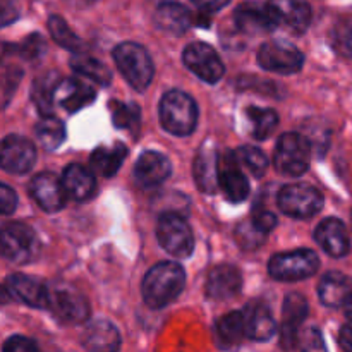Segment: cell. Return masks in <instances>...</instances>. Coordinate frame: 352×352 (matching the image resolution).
I'll return each instance as SVG.
<instances>
[{
	"instance_id": "cell-38",
	"label": "cell",
	"mask_w": 352,
	"mask_h": 352,
	"mask_svg": "<svg viewBox=\"0 0 352 352\" xmlns=\"http://www.w3.org/2000/svg\"><path fill=\"white\" fill-rule=\"evenodd\" d=\"M45 50H47V43L41 38V34L36 33L30 34L23 43L14 47V52L19 54L23 58H26V60H36L45 54Z\"/></svg>"
},
{
	"instance_id": "cell-2",
	"label": "cell",
	"mask_w": 352,
	"mask_h": 352,
	"mask_svg": "<svg viewBox=\"0 0 352 352\" xmlns=\"http://www.w3.org/2000/svg\"><path fill=\"white\" fill-rule=\"evenodd\" d=\"M160 122L167 133L188 136L198 124V107L184 91L172 89L160 102Z\"/></svg>"
},
{
	"instance_id": "cell-1",
	"label": "cell",
	"mask_w": 352,
	"mask_h": 352,
	"mask_svg": "<svg viewBox=\"0 0 352 352\" xmlns=\"http://www.w3.org/2000/svg\"><path fill=\"white\" fill-rule=\"evenodd\" d=\"M186 284V274L181 265L162 261L148 270L143 280V298L150 308L160 309L175 301Z\"/></svg>"
},
{
	"instance_id": "cell-34",
	"label": "cell",
	"mask_w": 352,
	"mask_h": 352,
	"mask_svg": "<svg viewBox=\"0 0 352 352\" xmlns=\"http://www.w3.org/2000/svg\"><path fill=\"white\" fill-rule=\"evenodd\" d=\"M217 333H219L220 340L229 344V346L239 342V340L246 336L243 311H232L229 313V315L222 316V318L217 322Z\"/></svg>"
},
{
	"instance_id": "cell-33",
	"label": "cell",
	"mask_w": 352,
	"mask_h": 352,
	"mask_svg": "<svg viewBox=\"0 0 352 352\" xmlns=\"http://www.w3.org/2000/svg\"><path fill=\"white\" fill-rule=\"evenodd\" d=\"M248 117H250L253 136L256 140H267L275 131L278 124V116L272 109H258V107H250L248 109Z\"/></svg>"
},
{
	"instance_id": "cell-12",
	"label": "cell",
	"mask_w": 352,
	"mask_h": 352,
	"mask_svg": "<svg viewBox=\"0 0 352 352\" xmlns=\"http://www.w3.org/2000/svg\"><path fill=\"white\" fill-rule=\"evenodd\" d=\"M48 309H52V313L62 323H69V325L82 323L89 316L88 301L71 287H58L50 292Z\"/></svg>"
},
{
	"instance_id": "cell-20",
	"label": "cell",
	"mask_w": 352,
	"mask_h": 352,
	"mask_svg": "<svg viewBox=\"0 0 352 352\" xmlns=\"http://www.w3.org/2000/svg\"><path fill=\"white\" fill-rule=\"evenodd\" d=\"M220 155L215 144L210 141L201 144L195 160V181L199 191L213 195L219 189Z\"/></svg>"
},
{
	"instance_id": "cell-50",
	"label": "cell",
	"mask_w": 352,
	"mask_h": 352,
	"mask_svg": "<svg viewBox=\"0 0 352 352\" xmlns=\"http://www.w3.org/2000/svg\"><path fill=\"white\" fill-rule=\"evenodd\" d=\"M10 298H12V296H10V292L7 291V287H2V285H0V305L9 302Z\"/></svg>"
},
{
	"instance_id": "cell-30",
	"label": "cell",
	"mask_w": 352,
	"mask_h": 352,
	"mask_svg": "<svg viewBox=\"0 0 352 352\" xmlns=\"http://www.w3.org/2000/svg\"><path fill=\"white\" fill-rule=\"evenodd\" d=\"M71 67L79 76H85V78L91 79V81L98 82L102 86L110 85V81H112V72H110V69L100 60H96V58L88 57V55H72Z\"/></svg>"
},
{
	"instance_id": "cell-26",
	"label": "cell",
	"mask_w": 352,
	"mask_h": 352,
	"mask_svg": "<svg viewBox=\"0 0 352 352\" xmlns=\"http://www.w3.org/2000/svg\"><path fill=\"white\" fill-rule=\"evenodd\" d=\"M352 292V280L340 272H329L318 285L320 301L329 308H340Z\"/></svg>"
},
{
	"instance_id": "cell-31",
	"label": "cell",
	"mask_w": 352,
	"mask_h": 352,
	"mask_svg": "<svg viewBox=\"0 0 352 352\" xmlns=\"http://www.w3.org/2000/svg\"><path fill=\"white\" fill-rule=\"evenodd\" d=\"M58 85V79L54 74H45L38 78L33 82L31 88V98H33L34 105H36L38 112L41 116H52L55 102V88Z\"/></svg>"
},
{
	"instance_id": "cell-28",
	"label": "cell",
	"mask_w": 352,
	"mask_h": 352,
	"mask_svg": "<svg viewBox=\"0 0 352 352\" xmlns=\"http://www.w3.org/2000/svg\"><path fill=\"white\" fill-rule=\"evenodd\" d=\"M192 17L184 6L175 2H164L155 10V24L172 34H182L191 28Z\"/></svg>"
},
{
	"instance_id": "cell-36",
	"label": "cell",
	"mask_w": 352,
	"mask_h": 352,
	"mask_svg": "<svg viewBox=\"0 0 352 352\" xmlns=\"http://www.w3.org/2000/svg\"><path fill=\"white\" fill-rule=\"evenodd\" d=\"M48 31H50L52 38L60 47L67 48V50L78 52L79 47H81V40L78 38V34L69 28V24L60 16H50V19H48Z\"/></svg>"
},
{
	"instance_id": "cell-41",
	"label": "cell",
	"mask_w": 352,
	"mask_h": 352,
	"mask_svg": "<svg viewBox=\"0 0 352 352\" xmlns=\"http://www.w3.org/2000/svg\"><path fill=\"white\" fill-rule=\"evenodd\" d=\"M21 76H23V72L17 71V69H10L6 74L0 76V107H6L9 103L17 82L21 81Z\"/></svg>"
},
{
	"instance_id": "cell-16",
	"label": "cell",
	"mask_w": 352,
	"mask_h": 352,
	"mask_svg": "<svg viewBox=\"0 0 352 352\" xmlns=\"http://www.w3.org/2000/svg\"><path fill=\"white\" fill-rule=\"evenodd\" d=\"M6 287L12 298L19 299L21 302L31 306V308L47 309L50 306V291H48V287L43 282L30 277V275H10L6 282Z\"/></svg>"
},
{
	"instance_id": "cell-27",
	"label": "cell",
	"mask_w": 352,
	"mask_h": 352,
	"mask_svg": "<svg viewBox=\"0 0 352 352\" xmlns=\"http://www.w3.org/2000/svg\"><path fill=\"white\" fill-rule=\"evenodd\" d=\"M82 346L88 351L112 352L120 346V337L116 327L105 320L91 323L82 336Z\"/></svg>"
},
{
	"instance_id": "cell-3",
	"label": "cell",
	"mask_w": 352,
	"mask_h": 352,
	"mask_svg": "<svg viewBox=\"0 0 352 352\" xmlns=\"http://www.w3.org/2000/svg\"><path fill=\"white\" fill-rule=\"evenodd\" d=\"M113 60L133 88L143 91L150 86L155 72L153 62L141 45L133 41L117 45L113 50Z\"/></svg>"
},
{
	"instance_id": "cell-25",
	"label": "cell",
	"mask_w": 352,
	"mask_h": 352,
	"mask_svg": "<svg viewBox=\"0 0 352 352\" xmlns=\"http://www.w3.org/2000/svg\"><path fill=\"white\" fill-rule=\"evenodd\" d=\"M62 182H64L67 196H71L76 201H88L96 191V181L93 174L79 164H71L65 167Z\"/></svg>"
},
{
	"instance_id": "cell-6",
	"label": "cell",
	"mask_w": 352,
	"mask_h": 352,
	"mask_svg": "<svg viewBox=\"0 0 352 352\" xmlns=\"http://www.w3.org/2000/svg\"><path fill=\"white\" fill-rule=\"evenodd\" d=\"M157 237L162 248L172 256L188 258L195 250V237L191 227L177 213H164L158 220Z\"/></svg>"
},
{
	"instance_id": "cell-21",
	"label": "cell",
	"mask_w": 352,
	"mask_h": 352,
	"mask_svg": "<svg viewBox=\"0 0 352 352\" xmlns=\"http://www.w3.org/2000/svg\"><path fill=\"white\" fill-rule=\"evenodd\" d=\"M244 316V329H246V337L256 342H267L274 337L277 325L272 316L270 308L263 301L248 302V306L243 311Z\"/></svg>"
},
{
	"instance_id": "cell-24",
	"label": "cell",
	"mask_w": 352,
	"mask_h": 352,
	"mask_svg": "<svg viewBox=\"0 0 352 352\" xmlns=\"http://www.w3.org/2000/svg\"><path fill=\"white\" fill-rule=\"evenodd\" d=\"M95 98V89L76 78L62 79L55 88V102L67 112H78L82 107L89 105Z\"/></svg>"
},
{
	"instance_id": "cell-23",
	"label": "cell",
	"mask_w": 352,
	"mask_h": 352,
	"mask_svg": "<svg viewBox=\"0 0 352 352\" xmlns=\"http://www.w3.org/2000/svg\"><path fill=\"white\" fill-rule=\"evenodd\" d=\"M315 239L325 253L333 258H342L349 253L351 243L346 226L339 219H325L315 230Z\"/></svg>"
},
{
	"instance_id": "cell-37",
	"label": "cell",
	"mask_w": 352,
	"mask_h": 352,
	"mask_svg": "<svg viewBox=\"0 0 352 352\" xmlns=\"http://www.w3.org/2000/svg\"><path fill=\"white\" fill-rule=\"evenodd\" d=\"M236 158L239 160L241 167H246L254 177H261L265 174L268 167V158L267 155L263 153L261 150L254 146H241L237 148L236 151Z\"/></svg>"
},
{
	"instance_id": "cell-4",
	"label": "cell",
	"mask_w": 352,
	"mask_h": 352,
	"mask_svg": "<svg viewBox=\"0 0 352 352\" xmlns=\"http://www.w3.org/2000/svg\"><path fill=\"white\" fill-rule=\"evenodd\" d=\"M311 162V144L298 133H285L278 138L274 165L278 174L289 177H299L309 168Z\"/></svg>"
},
{
	"instance_id": "cell-44",
	"label": "cell",
	"mask_w": 352,
	"mask_h": 352,
	"mask_svg": "<svg viewBox=\"0 0 352 352\" xmlns=\"http://www.w3.org/2000/svg\"><path fill=\"white\" fill-rule=\"evenodd\" d=\"M298 347H302V349H309V351L325 349L322 336H320L318 330H315V329H309V330H306L305 333H299Z\"/></svg>"
},
{
	"instance_id": "cell-17",
	"label": "cell",
	"mask_w": 352,
	"mask_h": 352,
	"mask_svg": "<svg viewBox=\"0 0 352 352\" xmlns=\"http://www.w3.org/2000/svg\"><path fill=\"white\" fill-rule=\"evenodd\" d=\"M308 316V302L301 294H289L284 301V311H282V347L285 349H296L299 342L302 322Z\"/></svg>"
},
{
	"instance_id": "cell-45",
	"label": "cell",
	"mask_w": 352,
	"mask_h": 352,
	"mask_svg": "<svg viewBox=\"0 0 352 352\" xmlns=\"http://www.w3.org/2000/svg\"><path fill=\"white\" fill-rule=\"evenodd\" d=\"M251 222H253L261 232L268 234L275 226H277V217L272 212H268V210H260V212H254Z\"/></svg>"
},
{
	"instance_id": "cell-19",
	"label": "cell",
	"mask_w": 352,
	"mask_h": 352,
	"mask_svg": "<svg viewBox=\"0 0 352 352\" xmlns=\"http://www.w3.org/2000/svg\"><path fill=\"white\" fill-rule=\"evenodd\" d=\"M241 289H243V277H241V272L232 265H219L213 268L205 285L206 296L213 301L236 298Z\"/></svg>"
},
{
	"instance_id": "cell-48",
	"label": "cell",
	"mask_w": 352,
	"mask_h": 352,
	"mask_svg": "<svg viewBox=\"0 0 352 352\" xmlns=\"http://www.w3.org/2000/svg\"><path fill=\"white\" fill-rule=\"evenodd\" d=\"M340 346L346 351H352V325H346L340 330Z\"/></svg>"
},
{
	"instance_id": "cell-43",
	"label": "cell",
	"mask_w": 352,
	"mask_h": 352,
	"mask_svg": "<svg viewBox=\"0 0 352 352\" xmlns=\"http://www.w3.org/2000/svg\"><path fill=\"white\" fill-rule=\"evenodd\" d=\"M2 349L7 352H34V351H38V346L34 340L28 339V337L14 336V337H10L6 344H3Z\"/></svg>"
},
{
	"instance_id": "cell-29",
	"label": "cell",
	"mask_w": 352,
	"mask_h": 352,
	"mask_svg": "<svg viewBox=\"0 0 352 352\" xmlns=\"http://www.w3.org/2000/svg\"><path fill=\"white\" fill-rule=\"evenodd\" d=\"M127 157V148L124 144H116L112 148L100 146L91 153V167L96 174L103 177H113Z\"/></svg>"
},
{
	"instance_id": "cell-42",
	"label": "cell",
	"mask_w": 352,
	"mask_h": 352,
	"mask_svg": "<svg viewBox=\"0 0 352 352\" xmlns=\"http://www.w3.org/2000/svg\"><path fill=\"white\" fill-rule=\"evenodd\" d=\"M17 208V195L10 186L0 182V215H10Z\"/></svg>"
},
{
	"instance_id": "cell-8",
	"label": "cell",
	"mask_w": 352,
	"mask_h": 352,
	"mask_svg": "<svg viewBox=\"0 0 352 352\" xmlns=\"http://www.w3.org/2000/svg\"><path fill=\"white\" fill-rule=\"evenodd\" d=\"M258 64L265 71L277 74H296L302 69L305 55L296 45L284 40H272L258 50Z\"/></svg>"
},
{
	"instance_id": "cell-35",
	"label": "cell",
	"mask_w": 352,
	"mask_h": 352,
	"mask_svg": "<svg viewBox=\"0 0 352 352\" xmlns=\"http://www.w3.org/2000/svg\"><path fill=\"white\" fill-rule=\"evenodd\" d=\"M110 112H112V120L116 127H124V129L134 131L140 129V107H136L134 103H126L117 102L112 100L110 102Z\"/></svg>"
},
{
	"instance_id": "cell-22",
	"label": "cell",
	"mask_w": 352,
	"mask_h": 352,
	"mask_svg": "<svg viewBox=\"0 0 352 352\" xmlns=\"http://www.w3.org/2000/svg\"><path fill=\"white\" fill-rule=\"evenodd\" d=\"M172 165L167 157L157 151H144L136 162L134 177L143 188H153L162 184L170 175Z\"/></svg>"
},
{
	"instance_id": "cell-32",
	"label": "cell",
	"mask_w": 352,
	"mask_h": 352,
	"mask_svg": "<svg viewBox=\"0 0 352 352\" xmlns=\"http://www.w3.org/2000/svg\"><path fill=\"white\" fill-rule=\"evenodd\" d=\"M36 138L45 150H57L65 140V126L62 120L52 116H43L36 124Z\"/></svg>"
},
{
	"instance_id": "cell-14",
	"label": "cell",
	"mask_w": 352,
	"mask_h": 352,
	"mask_svg": "<svg viewBox=\"0 0 352 352\" xmlns=\"http://www.w3.org/2000/svg\"><path fill=\"white\" fill-rule=\"evenodd\" d=\"M30 195L33 196L36 205L48 213L62 210L67 201V191L64 188V182L50 172L34 175L33 181L30 182Z\"/></svg>"
},
{
	"instance_id": "cell-18",
	"label": "cell",
	"mask_w": 352,
	"mask_h": 352,
	"mask_svg": "<svg viewBox=\"0 0 352 352\" xmlns=\"http://www.w3.org/2000/svg\"><path fill=\"white\" fill-rule=\"evenodd\" d=\"M234 23L237 30L246 34H263L274 31L277 26L268 6L256 2L243 3L234 12Z\"/></svg>"
},
{
	"instance_id": "cell-49",
	"label": "cell",
	"mask_w": 352,
	"mask_h": 352,
	"mask_svg": "<svg viewBox=\"0 0 352 352\" xmlns=\"http://www.w3.org/2000/svg\"><path fill=\"white\" fill-rule=\"evenodd\" d=\"M12 52H14V47H12V45L3 43V41H0V62H2L3 58L7 57V55L12 54Z\"/></svg>"
},
{
	"instance_id": "cell-39",
	"label": "cell",
	"mask_w": 352,
	"mask_h": 352,
	"mask_svg": "<svg viewBox=\"0 0 352 352\" xmlns=\"http://www.w3.org/2000/svg\"><path fill=\"white\" fill-rule=\"evenodd\" d=\"M237 237H239L241 241V246L246 248V250H254V248H258L260 244H263L267 234L261 232L253 222H248L239 227V230H237Z\"/></svg>"
},
{
	"instance_id": "cell-10",
	"label": "cell",
	"mask_w": 352,
	"mask_h": 352,
	"mask_svg": "<svg viewBox=\"0 0 352 352\" xmlns=\"http://www.w3.org/2000/svg\"><path fill=\"white\" fill-rule=\"evenodd\" d=\"M36 162V148L30 140L10 134L0 140V168L9 174L23 175L33 168Z\"/></svg>"
},
{
	"instance_id": "cell-11",
	"label": "cell",
	"mask_w": 352,
	"mask_h": 352,
	"mask_svg": "<svg viewBox=\"0 0 352 352\" xmlns=\"http://www.w3.org/2000/svg\"><path fill=\"white\" fill-rule=\"evenodd\" d=\"M182 60L189 71L195 72L201 81L210 82V85L219 82L226 72V67L217 52L210 45L201 43V41L188 45L184 55H182Z\"/></svg>"
},
{
	"instance_id": "cell-5",
	"label": "cell",
	"mask_w": 352,
	"mask_h": 352,
	"mask_svg": "<svg viewBox=\"0 0 352 352\" xmlns=\"http://www.w3.org/2000/svg\"><path fill=\"white\" fill-rule=\"evenodd\" d=\"M320 268L318 254L311 250H296L275 254L268 263V272L277 280L294 282L308 278Z\"/></svg>"
},
{
	"instance_id": "cell-51",
	"label": "cell",
	"mask_w": 352,
	"mask_h": 352,
	"mask_svg": "<svg viewBox=\"0 0 352 352\" xmlns=\"http://www.w3.org/2000/svg\"><path fill=\"white\" fill-rule=\"evenodd\" d=\"M344 309H346V316L352 322V292L349 298H347V301L344 302Z\"/></svg>"
},
{
	"instance_id": "cell-40",
	"label": "cell",
	"mask_w": 352,
	"mask_h": 352,
	"mask_svg": "<svg viewBox=\"0 0 352 352\" xmlns=\"http://www.w3.org/2000/svg\"><path fill=\"white\" fill-rule=\"evenodd\" d=\"M333 47L344 57L352 58V23H342L333 31Z\"/></svg>"
},
{
	"instance_id": "cell-13",
	"label": "cell",
	"mask_w": 352,
	"mask_h": 352,
	"mask_svg": "<svg viewBox=\"0 0 352 352\" xmlns=\"http://www.w3.org/2000/svg\"><path fill=\"white\" fill-rule=\"evenodd\" d=\"M219 189H222L226 198L232 203L244 201L250 195L248 179L243 174V168L236 158V153H232V151H226L220 157Z\"/></svg>"
},
{
	"instance_id": "cell-15",
	"label": "cell",
	"mask_w": 352,
	"mask_h": 352,
	"mask_svg": "<svg viewBox=\"0 0 352 352\" xmlns=\"http://www.w3.org/2000/svg\"><path fill=\"white\" fill-rule=\"evenodd\" d=\"M267 6L277 26L292 33H305L311 23V7L306 0H268Z\"/></svg>"
},
{
	"instance_id": "cell-46",
	"label": "cell",
	"mask_w": 352,
	"mask_h": 352,
	"mask_svg": "<svg viewBox=\"0 0 352 352\" xmlns=\"http://www.w3.org/2000/svg\"><path fill=\"white\" fill-rule=\"evenodd\" d=\"M19 16V10L14 0H0V28L9 26Z\"/></svg>"
},
{
	"instance_id": "cell-47",
	"label": "cell",
	"mask_w": 352,
	"mask_h": 352,
	"mask_svg": "<svg viewBox=\"0 0 352 352\" xmlns=\"http://www.w3.org/2000/svg\"><path fill=\"white\" fill-rule=\"evenodd\" d=\"M191 2L203 12H217L222 7H226L230 0H191Z\"/></svg>"
},
{
	"instance_id": "cell-7",
	"label": "cell",
	"mask_w": 352,
	"mask_h": 352,
	"mask_svg": "<svg viewBox=\"0 0 352 352\" xmlns=\"http://www.w3.org/2000/svg\"><path fill=\"white\" fill-rule=\"evenodd\" d=\"M278 208L294 219H311L323 208V196L309 184H289L278 192Z\"/></svg>"
},
{
	"instance_id": "cell-9",
	"label": "cell",
	"mask_w": 352,
	"mask_h": 352,
	"mask_svg": "<svg viewBox=\"0 0 352 352\" xmlns=\"http://www.w3.org/2000/svg\"><path fill=\"white\" fill-rule=\"evenodd\" d=\"M38 241L33 230L24 223H7L0 227V256L14 263H26L36 254Z\"/></svg>"
}]
</instances>
